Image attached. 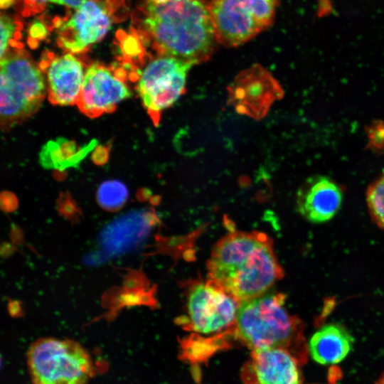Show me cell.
Returning a JSON list of instances; mask_svg holds the SVG:
<instances>
[{"mask_svg": "<svg viewBox=\"0 0 384 384\" xmlns=\"http://www.w3.org/2000/svg\"><path fill=\"white\" fill-rule=\"evenodd\" d=\"M205 0H172L146 3L136 22L157 55L169 56L193 65L208 60L218 43Z\"/></svg>", "mask_w": 384, "mask_h": 384, "instance_id": "obj_1", "label": "cell"}, {"mask_svg": "<svg viewBox=\"0 0 384 384\" xmlns=\"http://www.w3.org/2000/svg\"><path fill=\"white\" fill-rule=\"evenodd\" d=\"M207 268V279L240 302L269 292L284 275L272 240L259 231L228 233L213 248Z\"/></svg>", "mask_w": 384, "mask_h": 384, "instance_id": "obj_2", "label": "cell"}, {"mask_svg": "<svg viewBox=\"0 0 384 384\" xmlns=\"http://www.w3.org/2000/svg\"><path fill=\"white\" fill-rule=\"evenodd\" d=\"M1 127L10 129L39 109L47 92L44 73L19 45L1 58Z\"/></svg>", "mask_w": 384, "mask_h": 384, "instance_id": "obj_3", "label": "cell"}, {"mask_svg": "<svg viewBox=\"0 0 384 384\" xmlns=\"http://www.w3.org/2000/svg\"><path fill=\"white\" fill-rule=\"evenodd\" d=\"M26 358L33 384H87L95 373L89 352L70 338H38Z\"/></svg>", "mask_w": 384, "mask_h": 384, "instance_id": "obj_4", "label": "cell"}, {"mask_svg": "<svg viewBox=\"0 0 384 384\" xmlns=\"http://www.w3.org/2000/svg\"><path fill=\"white\" fill-rule=\"evenodd\" d=\"M285 300L284 294L267 292L240 302L238 333L253 351L283 348L295 334L298 321L287 310Z\"/></svg>", "mask_w": 384, "mask_h": 384, "instance_id": "obj_5", "label": "cell"}, {"mask_svg": "<svg viewBox=\"0 0 384 384\" xmlns=\"http://www.w3.org/2000/svg\"><path fill=\"white\" fill-rule=\"evenodd\" d=\"M209 11L218 43L240 46L273 23L278 0H210Z\"/></svg>", "mask_w": 384, "mask_h": 384, "instance_id": "obj_6", "label": "cell"}, {"mask_svg": "<svg viewBox=\"0 0 384 384\" xmlns=\"http://www.w3.org/2000/svg\"><path fill=\"white\" fill-rule=\"evenodd\" d=\"M192 65L172 57L157 55L143 69L138 78L137 92L155 124L161 112L185 92Z\"/></svg>", "mask_w": 384, "mask_h": 384, "instance_id": "obj_7", "label": "cell"}, {"mask_svg": "<svg viewBox=\"0 0 384 384\" xmlns=\"http://www.w3.org/2000/svg\"><path fill=\"white\" fill-rule=\"evenodd\" d=\"M121 0H85L66 20L59 21L58 44L72 54L81 53L101 41L114 21Z\"/></svg>", "mask_w": 384, "mask_h": 384, "instance_id": "obj_8", "label": "cell"}, {"mask_svg": "<svg viewBox=\"0 0 384 384\" xmlns=\"http://www.w3.org/2000/svg\"><path fill=\"white\" fill-rule=\"evenodd\" d=\"M186 293L188 317L195 331L215 333L235 321L240 302L209 280L194 281Z\"/></svg>", "mask_w": 384, "mask_h": 384, "instance_id": "obj_9", "label": "cell"}, {"mask_svg": "<svg viewBox=\"0 0 384 384\" xmlns=\"http://www.w3.org/2000/svg\"><path fill=\"white\" fill-rule=\"evenodd\" d=\"M131 95L124 70L95 63L85 71L75 105L84 114L95 118L114 111Z\"/></svg>", "mask_w": 384, "mask_h": 384, "instance_id": "obj_10", "label": "cell"}, {"mask_svg": "<svg viewBox=\"0 0 384 384\" xmlns=\"http://www.w3.org/2000/svg\"><path fill=\"white\" fill-rule=\"evenodd\" d=\"M230 91L236 109L255 117L263 116L282 95L278 83L258 65L240 74Z\"/></svg>", "mask_w": 384, "mask_h": 384, "instance_id": "obj_11", "label": "cell"}, {"mask_svg": "<svg viewBox=\"0 0 384 384\" xmlns=\"http://www.w3.org/2000/svg\"><path fill=\"white\" fill-rule=\"evenodd\" d=\"M40 67L46 76L50 102L61 106L76 104L85 75L82 62L70 53L46 54Z\"/></svg>", "mask_w": 384, "mask_h": 384, "instance_id": "obj_12", "label": "cell"}, {"mask_svg": "<svg viewBox=\"0 0 384 384\" xmlns=\"http://www.w3.org/2000/svg\"><path fill=\"white\" fill-rule=\"evenodd\" d=\"M341 186L325 176L308 178L299 189L296 197L298 213L312 223H323L332 219L343 202Z\"/></svg>", "mask_w": 384, "mask_h": 384, "instance_id": "obj_13", "label": "cell"}, {"mask_svg": "<svg viewBox=\"0 0 384 384\" xmlns=\"http://www.w3.org/2000/svg\"><path fill=\"white\" fill-rule=\"evenodd\" d=\"M143 214L144 212H130L104 228L99 239L107 256L132 250L143 240L150 227Z\"/></svg>", "mask_w": 384, "mask_h": 384, "instance_id": "obj_14", "label": "cell"}, {"mask_svg": "<svg viewBox=\"0 0 384 384\" xmlns=\"http://www.w3.org/2000/svg\"><path fill=\"white\" fill-rule=\"evenodd\" d=\"M252 358L260 384H301L295 359L282 348L255 350Z\"/></svg>", "mask_w": 384, "mask_h": 384, "instance_id": "obj_15", "label": "cell"}, {"mask_svg": "<svg viewBox=\"0 0 384 384\" xmlns=\"http://www.w3.org/2000/svg\"><path fill=\"white\" fill-rule=\"evenodd\" d=\"M353 338L339 324H328L319 328L311 337L309 349L312 359L321 365L342 361L353 348Z\"/></svg>", "mask_w": 384, "mask_h": 384, "instance_id": "obj_16", "label": "cell"}, {"mask_svg": "<svg viewBox=\"0 0 384 384\" xmlns=\"http://www.w3.org/2000/svg\"><path fill=\"white\" fill-rule=\"evenodd\" d=\"M156 287H152L146 291L129 292L123 288H112L103 297L104 305L110 307L113 312L122 307H132L138 305L156 306L154 297Z\"/></svg>", "mask_w": 384, "mask_h": 384, "instance_id": "obj_17", "label": "cell"}, {"mask_svg": "<svg viewBox=\"0 0 384 384\" xmlns=\"http://www.w3.org/2000/svg\"><path fill=\"white\" fill-rule=\"evenodd\" d=\"M129 196L127 186L118 180H108L102 182L97 192L99 205L110 211H116L126 203Z\"/></svg>", "mask_w": 384, "mask_h": 384, "instance_id": "obj_18", "label": "cell"}, {"mask_svg": "<svg viewBox=\"0 0 384 384\" xmlns=\"http://www.w3.org/2000/svg\"><path fill=\"white\" fill-rule=\"evenodd\" d=\"M366 203L372 220L384 230V170L368 188Z\"/></svg>", "mask_w": 384, "mask_h": 384, "instance_id": "obj_19", "label": "cell"}, {"mask_svg": "<svg viewBox=\"0 0 384 384\" xmlns=\"http://www.w3.org/2000/svg\"><path fill=\"white\" fill-rule=\"evenodd\" d=\"M22 26L16 17L7 14L1 15V58L10 48L21 43L18 39L21 36Z\"/></svg>", "mask_w": 384, "mask_h": 384, "instance_id": "obj_20", "label": "cell"}, {"mask_svg": "<svg viewBox=\"0 0 384 384\" xmlns=\"http://www.w3.org/2000/svg\"><path fill=\"white\" fill-rule=\"evenodd\" d=\"M58 213L72 223H79L82 213L68 192L60 193L56 200Z\"/></svg>", "mask_w": 384, "mask_h": 384, "instance_id": "obj_21", "label": "cell"}, {"mask_svg": "<svg viewBox=\"0 0 384 384\" xmlns=\"http://www.w3.org/2000/svg\"><path fill=\"white\" fill-rule=\"evenodd\" d=\"M123 289L129 292L146 291L149 282L141 270H129L124 278Z\"/></svg>", "mask_w": 384, "mask_h": 384, "instance_id": "obj_22", "label": "cell"}, {"mask_svg": "<svg viewBox=\"0 0 384 384\" xmlns=\"http://www.w3.org/2000/svg\"><path fill=\"white\" fill-rule=\"evenodd\" d=\"M23 3L24 15L41 11L48 4H58V0H21Z\"/></svg>", "mask_w": 384, "mask_h": 384, "instance_id": "obj_23", "label": "cell"}, {"mask_svg": "<svg viewBox=\"0 0 384 384\" xmlns=\"http://www.w3.org/2000/svg\"><path fill=\"white\" fill-rule=\"evenodd\" d=\"M0 206L1 210L6 213L14 212L18 208V199L13 193L3 191L1 194Z\"/></svg>", "mask_w": 384, "mask_h": 384, "instance_id": "obj_24", "label": "cell"}, {"mask_svg": "<svg viewBox=\"0 0 384 384\" xmlns=\"http://www.w3.org/2000/svg\"><path fill=\"white\" fill-rule=\"evenodd\" d=\"M47 28L46 25L41 21H33L29 28V35L32 42L41 40L46 36Z\"/></svg>", "mask_w": 384, "mask_h": 384, "instance_id": "obj_25", "label": "cell"}, {"mask_svg": "<svg viewBox=\"0 0 384 384\" xmlns=\"http://www.w3.org/2000/svg\"><path fill=\"white\" fill-rule=\"evenodd\" d=\"M8 310L12 316L21 315V302L8 299Z\"/></svg>", "mask_w": 384, "mask_h": 384, "instance_id": "obj_26", "label": "cell"}, {"mask_svg": "<svg viewBox=\"0 0 384 384\" xmlns=\"http://www.w3.org/2000/svg\"><path fill=\"white\" fill-rule=\"evenodd\" d=\"M14 250V248L11 247V245L9 243H4L1 246V255H4L5 256H8L11 253L9 252V250Z\"/></svg>", "mask_w": 384, "mask_h": 384, "instance_id": "obj_27", "label": "cell"}, {"mask_svg": "<svg viewBox=\"0 0 384 384\" xmlns=\"http://www.w3.org/2000/svg\"><path fill=\"white\" fill-rule=\"evenodd\" d=\"M137 199L141 201H144L145 200L147 199V198L149 197V193L147 191H144V190H141L139 191H138L137 194Z\"/></svg>", "mask_w": 384, "mask_h": 384, "instance_id": "obj_28", "label": "cell"}, {"mask_svg": "<svg viewBox=\"0 0 384 384\" xmlns=\"http://www.w3.org/2000/svg\"><path fill=\"white\" fill-rule=\"evenodd\" d=\"M16 0H0V6L2 9L11 6Z\"/></svg>", "mask_w": 384, "mask_h": 384, "instance_id": "obj_29", "label": "cell"}, {"mask_svg": "<svg viewBox=\"0 0 384 384\" xmlns=\"http://www.w3.org/2000/svg\"><path fill=\"white\" fill-rule=\"evenodd\" d=\"M146 3H151V4H162L167 1H170L172 0H144Z\"/></svg>", "mask_w": 384, "mask_h": 384, "instance_id": "obj_30", "label": "cell"}, {"mask_svg": "<svg viewBox=\"0 0 384 384\" xmlns=\"http://www.w3.org/2000/svg\"><path fill=\"white\" fill-rule=\"evenodd\" d=\"M379 384H384V374L381 377V378L380 380V382H379Z\"/></svg>", "mask_w": 384, "mask_h": 384, "instance_id": "obj_31", "label": "cell"}]
</instances>
